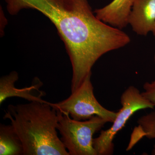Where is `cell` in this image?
Listing matches in <instances>:
<instances>
[{"instance_id":"obj_2","label":"cell","mask_w":155,"mask_h":155,"mask_svg":"<svg viewBox=\"0 0 155 155\" xmlns=\"http://www.w3.org/2000/svg\"><path fill=\"white\" fill-rule=\"evenodd\" d=\"M50 104H10L5 111L3 119L10 120L19 136L23 155H70L58 137L57 110Z\"/></svg>"},{"instance_id":"obj_15","label":"cell","mask_w":155,"mask_h":155,"mask_svg":"<svg viewBox=\"0 0 155 155\" xmlns=\"http://www.w3.org/2000/svg\"><path fill=\"white\" fill-rule=\"evenodd\" d=\"M154 62L155 63V54H154Z\"/></svg>"},{"instance_id":"obj_12","label":"cell","mask_w":155,"mask_h":155,"mask_svg":"<svg viewBox=\"0 0 155 155\" xmlns=\"http://www.w3.org/2000/svg\"><path fill=\"white\" fill-rule=\"evenodd\" d=\"M1 36H3L4 33V29L7 23V20L6 19L5 15H4V12H3L2 8L1 7Z\"/></svg>"},{"instance_id":"obj_9","label":"cell","mask_w":155,"mask_h":155,"mask_svg":"<svg viewBox=\"0 0 155 155\" xmlns=\"http://www.w3.org/2000/svg\"><path fill=\"white\" fill-rule=\"evenodd\" d=\"M21 140L12 125H0V155H23Z\"/></svg>"},{"instance_id":"obj_13","label":"cell","mask_w":155,"mask_h":155,"mask_svg":"<svg viewBox=\"0 0 155 155\" xmlns=\"http://www.w3.org/2000/svg\"><path fill=\"white\" fill-rule=\"evenodd\" d=\"M151 32H152L153 35L155 39V23L153 27V29L152 30Z\"/></svg>"},{"instance_id":"obj_1","label":"cell","mask_w":155,"mask_h":155,"mask_svg":"<svg viewBox=\"0 0 155 155\" xmlns=\"http://www.w3.org/2000/svg\"><path fill=\"white\" fill-rule=\"evenodd\" d=\"M11 15L21 10L39 11L55 25L72 65L75 90L102 56L130 43L129 35L97 18L87 0H5Z\"/></svg>"},{"instance_id":"obj_5","label":"cell","mask_w":155,"mask_h":155,"mask_svg":"<svg viewBox=\"0 0 155 155\" xmlns=\"http://www.w3.org/2000/svg\"><path fill=\"white\" fill-rule=\"evenodd\" d=\"M121 103L122 108L117 112L112 126L107 130H102L99 136L94 139V147L97 155L113 154L114 137L124 127L131 116L140 110L154 109L155 107L138 89L133 86H129L123 92Z\"/></svg>"},{"instance_id":"obj_14","label":"cell","mask_w":155,"mask_h":155,"mask_svg":"<svg viewBox=\"0 0 155 155\" xmlns=\"http://www.w3.org/2000/svg\"><path fill=\"white\" fill-rule=\"evenodd\" d=\"M151 154L153 155H155V144H154V145L153 147L152 151Z\"/></svg>"},{"instance_id":"obj_3","label":"cell","mask_w":155,"mask_h":155,"mask_svg":"<svg viewBox=\"0 0 155 155\" xmlns=\"http://www.w3.org/2000/svg\"><path fill=\"white\" fill-rule=\"evenodd\" d=\"M57 129L61 139L70 155H97L93 146V136L106 123L99 116L85 121L72 119L69 114L57 110Z\"/></svg>"},{"instance_id":"obj_6","label":"cell","mask_w":155,"mask_h":155,"mask_svg":"<svg viewBox=\"0 0 155 155\" xmlns=\"http://www.w3.org/2000/svg\"><path fill=\"white\" fill-rule=\"evenodd\" d=\"M19 79V75L16 71H12L9 74L0 78V104L9 98L13 97L21 98L28 102L48 103L42 97L45 94H36V91H41L39 89L43 85L42 82L38 78H35L31 86L24 88H17L15 84Z\"/></svg>"},{"instance_id":"obj_8","label":"cell","mask_w":155,"mask_h":155,"mask_svg":"<svg viewBox=\"0 0 155 155\" xmlns=\"http://www.w3.org/2000/svg\"><path fill=\"white\" fill-rule=\"evenodd\" d=\"M134 0H113L108 5L94 11L97 18L120 29L128 24V17Z\"/></svg>"},{"instance_id":"obj_7","label":"cell","mask_w":155,"mask_h":155,"mask_svg":"<svg viewBox=\"0 0 155 155\" xmlns=\"http://www.w3.org/2000/svg\"><path fill=\"white\" fill-rule=\"evenodd\" d=\"M128 22L137 34L147 36L155 23V0H134Z\"/></svg>"},{"instance_id":"obj_4","label":"cell","mask_w":155,"mask_h":155,"mask_svg":"<svg viewBox=\"0 0 155 155\" xmlns=\"http://www.w3.org/2000/svg\"><path fill=\"white\" fill-rule=\"evenodd\" d=\"M91 75L87 76L67 98L58 103H50V105L56 110L69 114L71 118L78 121H85L98 116L107 122L113 123L118 113L107 110L97 101L94 93Z\"/></svg>"},{"instance_id":"obj_10","label":"cell","mask_w":155,"mask_h":155,"mask_svg":"<svg viewBox=\"0 0 155 155\" xmlns=\"http://www.w3.org/2000/svg\"><path fill=\"white\" fill-rule=\"evenodd\" d=\"M137 124L144 132L145 137L155 139V111L142 116L137 120Z\"/></svg>"},{"instance_id":"obj_11","label":"cell","mask_w":155,"mask_h":155,"mask_svg":"<svg viewBox=\"0 0 155 155\" xmlns=\"http://www.w3.org/2000/svg\"><path fill=\"white\" fill-rule=\"evenodd\" d=\"M143 89L142 94L155 107V80L145 83Z\"/></svg>"}]
</instances>
